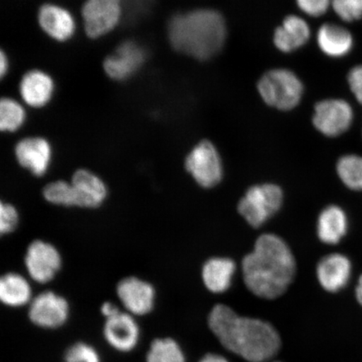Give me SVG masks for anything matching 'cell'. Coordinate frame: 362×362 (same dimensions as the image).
<instances>
[{
    "instance_id": "obj_1",
    "label": "cell",
    "mask_w": 362,
    "mask_h": 362,
    "mask_svg": "<svg viewBox=\"0 0 362 362\" xmlns=\"http://www.w3.org/2000/svg\"><path fill=\"white\" fill-rule=\"evenodd\" d=\"M243 275L255 296L274 300L287 291L296 273V262L284 240L265 233L256 240L252 252L243 257Z\"/></svg>"
},
{
    "instance_id": "obj_2",
    "label": "cell",
    "mask_w": 362,
    "mask_h": 362,
    "mask_svg": "<svg viewBox=\"0 0 362 362\" xmlns=\"http://www.w3.org/2000/svg\"><path fill=\"white\" fill-rule=\"evenodd\" d=\"M208 322L226 349L250 362L268 361L281 345L277 330L269 323L239 316L224 305L212 309Z\"/></svg>"
},
{
    "instance_id": "obj_3",
    "label": "cell",
    "mask_w": 362,
    "mask_h": 362,
    "mask_svg": "<svg viewBox=\"0 0 362 362\" xmlns=\"http://www.w3.org/2000/svg\"><path fill=\"white\" fill-rule=\"evenodd\" d=\"M226 38L224 18L211 8L176 13L168 22V39L176 52L206 61L223 49Z\"/></svg>"
},
{
    "instance_id": "obj_4",
    "label": "cell",
    "mask_w": 362,
    "mask_h": 362,
    "mask_svg": "<svg viewBox=\"0 0 362 362\" xmlns=\"http://www.w3.org/2000/svg\"><path fill=\"white\" fill-rule=\"evenodd\" d=\"M257 90L269 106L288 111L300 103L304 86L292 71L277 68L262 75L257 83Z\"/></svg>"
},
{
    "instance_id": "obj_5",
    "label": "cell",
    "mask_w": 362,
    "mask_h": 362,
    "mask_svg": "<svg viewBox=\"0 0 362 362\" xmlns=\"http://www.w3.org/2000/svg\"><path fill=\"white\" fill-rule=\"evenodd\" d=\"M283 202L284 193L279 185H255L244 194L238 203V211L249 225L259 228L277 214Z\"/></svg>"
},
{
    "instance_id": "obj_6",
    "label": "cell",
    "mask_w": 362,
    "mask_h": 362,
    "mask_svg": "<svg viewBox=\"0 0 362 362\" xmlns=\"http://www.w3.org/2000/svg\"><path fill=\"white\" fill-rule=\"evenodd\" d=\"M185 167L201 187L214 188L223 180V161L209 140H202L193 147L185 158Z\"/></svg>"
},
{
    "instance_id": "obj_7",
    "label": "cell",
    "mask_w": 362,
    "mask_h": 362,
    "mask_svg": "<svg viewBox=\"0 0 362 362\" xmlns=\"http://www.w3.org/2000/svg\"><path fill=\"white\" fill-rule=\"evenodd\" d=\"M83 30L96 40L112 33L123 16V0H86L81 8Z\"/></svg>"
},
{
    "instance_id": "obj_8",
    "label": "cell",
    "mask_w": 362,
    "mask_h": 362,
    "mask_svg": "<svg viewBox=\"0 0 362 362\" xmlns=\"http://www.w3.org/2000/svg\"><path fill=\"white\" fill-rule=\"evenodd\" d=\"M24 264L27 274L35 283L48 284L62 269L61 252L52 243L34 240L26 249Z\"/></svg>"
},
{
    "instance_id": "obj_9",
    "label": "cell",
    "mask_w": 362,
    "mask_h": 362,
    "mask_svg": "<svg viewBox=\"0 0 362 362\" xmlns=\"http://www.w3.org/2000/svg\"><path fill=\"white\" fill-rule=\"evenodd\" d=\"M354 120V111L349 103L332 98L320 101L315 106L313 124L320 133L336 138L347 132Z\"/></svg>"
},
{
    "instance_id": "obj_10",
    "label": "cell",
    "mask_w": 362,
    "mask_h": 362,
    "mask_svg": "<svg viewBox=\"0 0 362 362\" xmlns=\"http://www.w3.org/2000/svg\"><path fill=\"white\" fill-rule=\"evenodd\" d=\"M29 319L36 327L55 329L63 327L70 315L66 298L53 291H45L33 298L29 305Z\"/></svg>"
},
{
    "instance_id": "obj_11",
    "label": "cell",
    "mask_w": 362,
    "mask_h": 362,
    "mask_svg": "<svg viewBox=\"0 0 362 362\" xmlns=\"http://www.w3.org/2000/svg\"><path fill=\"white\" fill-rule=\"evenodd\" d=\"M146 60L144 49L134 40H127L104 59L103 68L110 79L123 81L132 78Z\"/></svg>"
},
{
    "instance_id": "obj_12",
    "label": "cell",
    "mask_w": 362,
    "mask_h": 362,
    "mask_svg": "<svg viewBox=\"0 0 362 362\" xmlns=\"http://www.w3.org/2000/svg\"><path fill=\"white\" fill-rule=\"evenodd\" d=\"M116 292L126 312L134 316L146 315L156 305V292L151 283L129 276L117 284Z\"/></svg>"
},
{
    "instance_id": "obj_13",
    "label": "cell",
    "mask_w": 362,
    "mask_h": 362,
    "mask_svg": "<svg viewBox=\"0 0 362 362\" xmlns=\"http://www.w3.org/2000/svg\"><path fill=\"white\" fill-rule=\"evenodd\" d=\"M52 144L40 136H30L20 140L15 146V157L23 169L36 177L47 173L52 162Z\"/></svg>"
},
{
    "instance_id": "obj_14",
    "label": "cell",
    "mask_w": 362,
    "mask_h": 362,
    "mask_svg": "<svg viewBox=\"0 0 362 362\" xmlns=\"http://www.w3.org/2000/svg\"><path fill=\"white\" fill-rule=\"evenodd\" d=\"M103 337L112 349L127 353L137 346L140 329L134 315L128 312L120 311L119 314L106 319Z\"/></svg>"
},
{
    "instance_id": "obj_15",
    "label": "cell",
    "mask_w": 362,
    "mask_h": 362,
    "mask_svg": "<svg viewBox=\"0 0 362 362\" xmlns=\"http://www.w3.org/2000/svg\"><path fill=\"white\" fill-rule=\"evenodd\" d=\"M37 22L43 33L58 42H66L71 39L76 30L72 13L54 3H45L40 6Z\"/></svg>"
},
{
    "instance_id": "obj_16",
    "label": "cell",
    "mask_w": 362,
    "mask_h": 362,
    "mask_svg": "<svg viewBox=\"0 0 362 362\" xmlns=\"http://www.w3.org/2000/svg\"><path fill=\"white\" fill-rule=\"evenodd\" d=\"M55 81L43 70L26 71L19 83V93L23 103L33 108H42L51 102L55 93Z\"/></svg>"
},
{
    "instance_id": "obj_17",
    "label": "cell",
    "mask_w": 362,
    "mask_h": 362,
    "mask_svg": "<svg viewBox=\"0 0 362 362\" xmlns=\"http://www.w3.org/2000/svg\"><path fill=\"white\" fill-rule=\"evenodd\" d=\"M70 181L78 198V207L95 209L105 202L108 194L107 185L92 170H76Z\"/></svg>"
},
{
    "instance_id": "obj_18",
    "label": "cell",
    "mask_w": 362,
    "mask_h": 362,
    "mask_svg": "<svg viewBox=\"0 0 362 362\" xmlns=\"http://www.w3.org/2000/svg\"><path fill=\"white\" fill-rule=\"evenodd\" d=\"M351 262L341 253L325 256L316 267L317 279L325 291L337 293L345 288L350 281Z\"/></svg>"
},
{
    "instance_id": "obj_19",
    "label": "cell",
    "mask_w": 362,
    "mask_h": 362,
    "mask_svg": "<svg viewBox=\"0 0 362 362\" xmlns=\"http://www.w3.org/2000/svg\"><path fill=\"white\" fill-rule=\"evenodd\" d=\"M310 35L309 24L301 17L291 15L275 30L274 43L280 52L291 53L309 42Z\"/></svg>"
},
{
    "instance_id": "obj_20",
    "label": "cell",
    "mask_w": 362,
    "mask_h": 362,
    "mask_svg": "<svg viewBox=\"0 0 362 362\" xmlns=\"http://www.w3.org/2000/svg\"><path fill=\"white\" fill-rule=\"evenodd\" d=\"M317 43L325 55L341 58L349 54L354 47V38L345 27L327 23L317 33Z\"/></svg>"
},
{
    "instance_id": "obj_21",
    "label": "cell",
    "mask_w": 362,
    "mask_h": 362,
    "mask_svg": "<svg viewBox=\"0 0 362 362\" xmlns=\"http://www.w3.org/2000/svg\"><path fill=\"white\" fill-rule=\"evenodd\" d=\"M349 228L347 215L337 205L325 207L317 220V236L321 243L336 245L346 236Z\"/></svg>"
},
{
    "instance_id": "obj_22",
    "label": "cell",
    "mask_w": 362,
    "mask_h": 362,
    "mask_svg": "<svg viewBox=\"0 0 362 362\" xmlns=\"http://www.w3.org/2000/svg\"><path fill=\"white\" fill-rule=\"evenodd\" d=\"M236 269V264L229 257H211L203 265V283L212 293H224L230 287Z\"/></svg>"
},
{
    "instance_id": "obj_23",
    "label": "cell",
    "mask_w": 362,
    "mask_h": 362,
    "mask_svg": "<svg viewBox=\"0 0 362 362\" xmlns=\"http://www.w3.org/2000/svg\"><path fill=\"white\" fill-rule=\"evenodd\" d=\"M33 288L24 276L11 272L0 279V300L10 308H21L33 301Z\"/></svg>"
},
{
    "instance_id": "obj_24",
    "label": "cell",
    "mask_w": 362,
    "mask_h": 362,
    "mask_svg": "<svg viewBox=\"0 0 362 362\" xmlns=\"http://www.w3.org/2000/svg\"><path fill=\"white\" fill-rule=\"evenodd\" d=\"M24 106L16 99L4 97L0 100V130L15 133L20 130L26 121Z\"/></svg>"
},
{
    "instance_id": "obj_25",
    "label": "cell",
    "mask_w": 362,
    "mask_h": 362,
    "mask_svg": "<svg viewBox=\"0 0 362 362\" xmlns=\"http://www.w3.org/2000/svg\"><path fill=\"white\" fill-rule=\"evenodd\" d=\"M339 178L352 191H362V156L346 155L339 158L337 164Z\"/></svg>"
},
{
    "instance_id": "obj_26",
    "label": "cell",
    "mask_w": 362,
    "mask_h": 362,
    "mask_svg": "<svg viewBox=\"0 0 362 362\" xmlns=\"http://www.w3.org/2000/svg\"><path fill=\"white\" fill-rule=\"evenodd\" d=\"M42 196L52 205L63 207H78V198L71 181L58 180L45 185Z\"/></svg>"
},
{
    "instance_id": "obj_27",
    "label": "cell",
    "mask_w": 362,
    "mask_h": 362,
    "mask_svg": "<svg viewBox=\"0 0 362 362\" xmlns=\"http://www.w3.org/2000/svg\"><path fill=\"white\" fill-rule=\"evenodd\" d=\"M146 362H185L179 344L171 338L153 339L146 355Z\"/></svg>"
},
{
    "instance_id": "obj_28",
    "label": "cell",
    "mask_w": 362,
    "mask_h": 362,
    "mask_svg": "<svg viewBox=\"0 0 362 362\" xmlns=\"http://www.w3.org/2000/svg\"><path fill=\"white\" fill-rule=\"evenodd\" d=\"M332 6L343 21L351 23L362 18V0H332Z\"/></svg>"
},
{
    "instance_id": "obj_29",
    "label": "cell",
    "mask_w": 362,
    "mask_h": 362,
    "mask_svg": "<svg viewBox=\"0 0 362 362\" xmlns=\"http://www.w3.org/2000/svg\"><path fill=\"white\" fill-rule=\"evenodd\" d=\"M65 362H102L100 355L89 344L78 342L66 350Z\"/></svg>"
},
{
    "instance_id": "obj_30",
    "label": "cell",
    "mask_w": 362,
    "mask_h": 362,
    "mask_svg": "<svg viewBox=\"0 0 362 362\" xmlns=\"http://www.w3.org/2000/svg\"><path fill=\"white\" fill-rule=\"evenodd\" d=\"M20 223V214L11 203L2 201L0 204V233L11 234Z\"/></svg>"
},
{
    "instance_id": "obj_31",
    "label": "cell",
    "mask_w": 362,
    "mask_h": 362,
    "mask_svg": "<svg viewBox=\"0 0 362 362\" xmlns=\"http://www.w3.org/2000/svg\"><path fill=\"white\" fill-rule=\"evenodd\" d=\"M296 4L302 12L311 17H320L327 12L332 6V0H296Z\"/></svg>"
},
{
    "instance_id": "obj_32",
    "label": "cell",
    "mask_w": 362,
    "mask_h": 362,
    "mask_svg": "<svg viewBox=\"0 0 362 362\" xmlns=\"http://www.w3.org/2000/svg\"><path fill=\"white\" fill-rule=\"evenodd\" d=\"M348 84L357 102L362 105V64L351 68L347 76Z\"/></svg>"
},
{
    "instance_id": "obj_33",
    "label": "cell",
    "mask_w": 362,
    "mask_h": 362,
    "mask_svg": "<svg viewBox=\"0 0 362 362\" xmlns=\"http://www.w3.org/2000/svg\"><path fill=\"white\" fill-rule=\"evenodd\" d=\"M120 311L119 308L110 301L103 303L101 306V313L105 319L119 314Z\"/></svg>"
},
{
    "instance_id": "obj_34",
    "label": "cell",
    "mask_w": 362,
    "mask_h": 362,
    "mask_svg": "<svg viewBox=\"0 0 362 362\" xmlns=\"http://www.w3.org/2000/svg\"><path fill=\"white\" fill-rule=\"evenodd\" d=\"M10 70V59L4 49L0 52V76L4 78L8 74Z\"/></svg>"
},
{
    "instance_id": "obj_35",
    "label": "cell",
    "mask_w": 362,
    "mask_h": 362,
    "mask_svg": "<svg viewBox=\"0 0 362 362\" xmlns=\"http://www.w3.org/2000/svg\"><path fill=\"white\" fill-rule=\"evenodd\" d=\"M200 362H228L224 357L219 355L209 354L203 357Z\"/></svg>"
},
{
    "instance_id": "obj_36",
    "label": "cell",
    "mask_w": 362,
    "mask_h": 362,
    "mask_svg": "<svg viewBox=\"0 0 362 362\" xmlns=\"http://www.w3.org/2000/svg\"><path fill=\"white\" fill-rule=\"evenodd\" d=\"M356 294L357 300H358L360 304L362 305V274L358 280V284H357Z\"/></svg>"
},
{
    "instance_id": "obj_37",
    "label": "cell",
    "mask_w": 362,
    "mask_h": 362,
    "mask_svg": "<svg viewBox=\"0 0 362 362\" xmlns=\"http://www.w3.org/2000/svg\"><path fill=\"white\" fill-rule=\"evenodd\" d=\"M275 362H279V361H275Z\"/></svg>"
}]
</instances>
